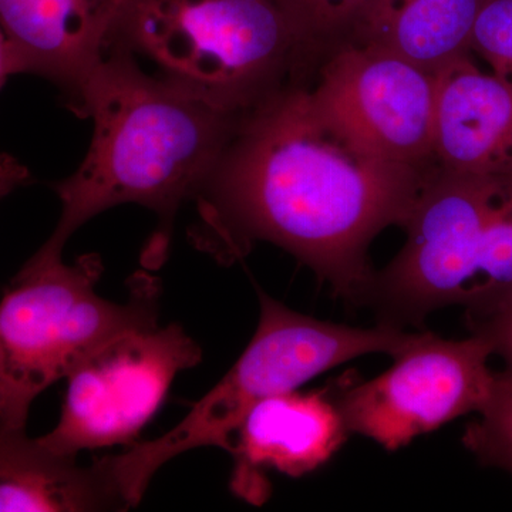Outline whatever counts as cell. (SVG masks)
<instances>
[{
  "label": "cell",
  "instance_id": "cell-1",
  "mask_svg": "<svg viewBox=\"0 0 512 512\" xmlns=\"http://www.w3.org/2000/svg\"><path fill=\"white\" fill-rule=\"evenodd\" d=\"M434 167V165H433ZM433 167L377 157L319 109L306 84L239 120L197 197L201 251L231 264L255 241L291 252L346 302L360 303L373 271L367 248L404 225Z\"/></svg>",
  "mask_w": 512,
  "mask_h": 512
},
{
  "label": "cell",
  "instance_id": "cell-2",
  "mask_svg": "<svg viewBox=\"0 0 512 512\" xmlns=\"http://www.w3.org/2000/svg\"><path fill=\"white\" fill-rule=\"evenodd\" d=\"M72 109L92 119V143L76 173L55 185L62 214L42 248L62 255L87 221L117 205L138 204L160 218L147 258L160 264L175 214L197 197L241 119L144 72L119 46L106 50Z\"/></svg>",
  "mask_w": 512,
  "mask_h": 512
},
{
  "label": "cell",
  "instance_id": "cell-3",
  "mask_svg": "<svg viewBox=\"0 0 512 512\" xmlns=\"http://www.w3.org/2000/svg\"><path fill=\"white\" fill-rule=\"evenodd\" d=\"M110 46L238 119L318 64L284 0H121Z\"/></svg>",
  "mask_w": 512,
  "mask_h": 512
},
{
  "label": "cell",
  "instance_id": "cell-4",
  "mask_svg": "<svg viewBox=\"0 0 512 512\" xmlns=\"http://www.w3.org/2000/svg\"><path fill=\"white\" fill-rule=\"evenodd\" d=\"M261 315L254 338L227 375L164 436L134 441L116 456L99 458L127 507H137L151 478L168 461L200 447L228 451L232 436L256 403L298 390L313 377L370 353L399 355L421 338L399 326L355 328L292 311L258 291Z\"/></svg>",
  "mask_w": 512,
  "mask_h": 512
},
{
  "label": "cell",
  "instance_id": "cell-5",
  "mask_svg": "<svg viewBox=\"0 0 512 512\" xmlns=\"http://www.w3.org/2000/svg\"><path fill=\"white\" fill-rule=\"evenodd\" d=\"M99 255L66 265L40 248L0 301V417L26 429L30 407L94 349L127 330L158 325V279L140 272L127 303L96 293Z\"/></svg>",
  "mask_w": 512,
  "mask_h": 512
},
{
  "label": "cell",
  "instance_id": "cell-6",
  "mask_svg": "<svg viewBox=\"0 0 512 512\" xmlns=\"http://www.w3.org/2000/svg\"><path fill=\"white\" fill-rule=\"evenodd\" d=\"M498 180L434 165L404 222L406 244L386 268L373 271L359 305L403 329L423 325L446 306L466 305Z\"/></svg>",
  "mask_w": 512,
  "mask_h": 512
},
{
  "label": "cell",
  "instance_id": "cell-7",
  "mask_svg": "<svg viewBox=\"0 0 512 512\" xmlns=\"http://www.w3.org/2000/svg\"><path fill=\"white\" fill-rule=\"evenodd\" d=\"M202 350L177 323L127 330L84 357L67 379L59 423L42 444L62 456L134 443L175 376Z\"/></svg>",
  "mask_w": 512,
  "mask_h": 512
},
{
  "label": "cell",
  "instance_id": "cell-8",
  "mask_svg": "<svg viewBox=\"0 0 512 512\" xmlns=\"http://www.w3.org/2000/svg\"><path fill=\"white\" fill-rule=\"evenodd\" d=\"M491 339L423 336L399 355L382 375L366 382L343 380L335 396L349 433L396 451L444 424L483 409L495 373Z\"/></svg>",
  "mask_w": 512,
  "mask_h": 512
},
{
  "label": "cell",
  "instance_id": "cell-9",
  "mask_svg": "<svg viewBox=\"0 0 512 512\" xmlns=\"http://www.w3.org/2000/svg\"><path fill=\"white\" fill-rule=\"evenodd\" d=\"M316 69L313 100L360 147L394 163L433 167L437 73L357 42L329 50Z\"/></svg>",
  "mask_w": 512,
  "mask_h": 512
},
{
  "label": "cell",
  "instance_id": "cell-10",
  "mask_svg": "<svg viewBox=\"0 0 512 512\" xmlns=\"http://www.w3.org/2000/svg\"><path fill=\"white\" fill-rule=\"evenodd\" d=\"M349 434L330 389L266 397L245 414L232 436V493L264 504L271 494L266 471L291 477L312 473L338 453Z\"/></svg>",
  "mask_w": 512,
  "mask_h": 512
},
{
  "label": "cell",
  "instance_id": "cell-11",
  "mask_svg": "<svg viewBox=\"0 0 512 512\" xmlns=\"http://www.w3.org/2000/svg\"><path fill=\"white\" fill-rule=\"evenodd\" d=\"M121 0H0L10 74L56 84L70 107L109 47Z\"/></svg>",
  "mask_w": 512,
  "mask_h": 512
},
{
  "label": "cell",
  "instance_id": "cell-12",
  "mask_svg": "<svg viewBox=\"0 0 512 512\" xmlns=\"http://www.w3.org/2000/svg\"><path fill=\"white\" fill-rule=\"evenodd\" d=\"M433 164L448 173L512 178V84L470 53L437 72Z\"/></svg>",
  "mask_w": 512,
  "mask_h": 512
},
{
  "label": "cell",
  "instance_id": "cell-13",
  "mask_svg": "<svg viewBox=\"0 0 512 512\" xmlns=\"http://www.w3.org/2000/svg\"><path fill=\"white\" fill-rule=\"evenodd\" d=\"M99 461L79 466L76 457L49 450L26 429L0 417V512L127 510Z\"/></svg>",
  "mask_w": 512,
  "mask_h": 512
},
{
  "label": "cell",
  "instance_id": "cell-14",
  "mask_svg": "<svg viewBox=\"0 0 512 512\" xmlns=\"http://www.w3.org/2000/svg\"><path fill=\"white\" fill-rule=\"evenodd\" d=\"M483 0H373L350 42L389 50L437 73L471 53Z\"/></svg>",
  "mask_w": 512,
  "mask_h": 512
},
{
  "label": "cell",
  "instance_id": "cell-15",
  "mask_svg": "<svg viewBox=\"0 0 512 512\" xmlns=\"http://www.w3.org/2000/svg\"><path fill=\"white\" fill-rule=\"evenodd\" d=\"M512 299V178H500L485 228L476 282L466 305L471 332L503 312Z\"/></svg>",
  "mask_w": 512,
  "mask_h": 512
},
{
  "label": "cell",
  "instance_id": "cell-16",
  "mask_svg": "<svg viewBox=\"0 0 512 512\" xmlns=\"http://www.w3.org/2000/svg\"><path fill=\"white\" fill-rule=\"evenodd\" d=\"M477 414L464 430V447L484 466L512 474V373H495L490 397Z\"/></svg>",
  "mask_w": 512,
  "mask_h": 512
},
{
  "label": "cell",
  "instance_id": "cell-17",
  "mask_svg": "<svg viewBox=\"0 0 512 512\" xmlns=\"http://www.w3.org/2000/svg\"><path fill=\"white\" fill-rule=\"evenodd\" d=\"M319 57L355 36L373 0H284Z\"/></svg>",
  "mask_w": 512,
  "mask_h": 512
},
{
  "label": "cell",
  "instance_id": "cell-18",
  "mask_svg": "<svg viewBox=\"0 0 512 512\" xmlns=\"http://www.w3.org/2000/svg\"><path fill=\"white\" fill-rule=\"evenodd\" d=\"M470 50L483 57L491 73L512 84V0H483Z\"/></svg>",
  "mask_w": 512,
  "mask_h": 512
},
{
  "label": "cell",
  "instance_id": "cell-19",
  "mask_svg": "<svg viewBox=\"0 0 512 512\" xmlns=\"http://www.w3.org/2000/svg\"><path fill=\"white\" fill-rule=\"evenodd\" d=\"M471 333H480L491 339L495 355H500L504 359V370L512 373V299L500 315L495 316L483 328Z\"/></svg>",
  "mask_w": 512,
  "mask_h": 512
},
{
  "label": "cell",
  "instance_id": "cell-20",
  "mask_svg": "<svg viewBox=\"0 0 512 512\" xmlns=\"http://www.w3.org/2000/svg\"><path fill=\"white\" fill-rule=\"evenodd\" d=\"M29 181L30 173L25 165L9 154L0 153V200Z\"/></svg>",
  "mask_w": 512,
  "mask_h": 512
},
{
  "label": "cell",
  "instance_id": "cell-21",
  "mask_svg": "<svg viewBox=\"0 0 512 512\" xmlns=\"http://www.w3.org/2000/svg\"><path fill=\"white\" fill-rule=\"evenodd\" d=\"M9 76L8 45H6V37L3 35V30L0 28V87H2V84L6 82Z\"/></svg>",
  "mask_w": 512,
  "mask_h": 512
}]
</instances>
